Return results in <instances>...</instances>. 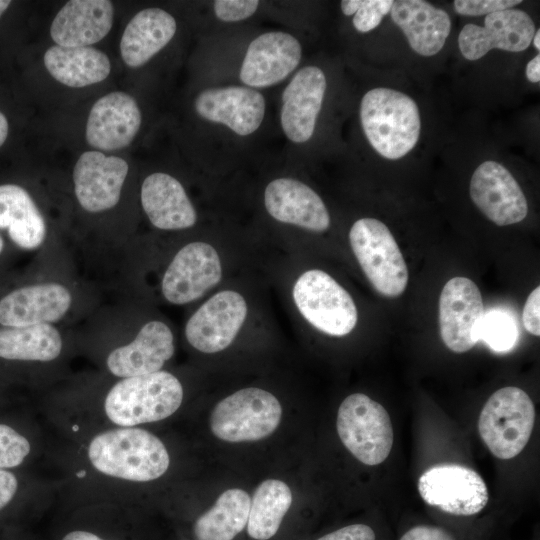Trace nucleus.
<instances>
[{
	"label": "nucleus",
	"mask_w": 540,
	"mask_h": 540,
	"mask_svg": "<svg viewBox=\"0 0 540 540\" xmlns=\"http://www.w3.org/2000/svg\"><path fill=\"white\" fill-rule=\"evenodd\" d=\"M82 456V471L122 487L157 480L171 463L164 442L141 427L102 429L86 441Z\"/></svg>",
	"instance_id": "nucleus-1"
},
{
	"label": "nucleus",
	"mask_w": 540,
	"mask_h": 540,
	"mask_svg": "<svg viewBox=\"0 0 540 540\" xmlns=\"http://www.w3.org/2000/svg\"><path fill=\"white\" fill-rule=\"evenodd\" d=\"M183 401V387L172 373L121 378L102 402V416L109 427H140L173 415Z\"/></svg>",
	"instance_id": "nucleus-2"
},
{
	"label": "nucleus",
	"mask_w": 540,
	"mask_h": 540,
	"mask_svg": "<svg viewBox=\"0 0 540 540\" xmlns=\"http://www.w3.org/2000/svg\"><path fill=\"white\" fill-rule=\"evenodd\" d=\"M360 120L370 145L390 160L407 155L421 132L416 102L403 92L385 87L365 93L360 103Z\"/></svg>",
	"instance_id": "nucleus-3"
},
{
	"label": "nucleus",
	"mask_w": 540,
	"mask_h": 540,
	"mask_svg": "<svg viewBox=\"0 0 540 540\" xmlns=\"http://www.w3.org/2000/svg\"><path fill=\"white\" fill-rule=\"evenodd\" d=\"M535 423V407L528 394L518 387L495 391L479 416L480 436L499 459H511L526 446Z\"/></svg>",
	"instance_id": "nucleus-4"
},
{
	"label": "nucleus",
	"mask_w": 540,
	"mask_h": 540,
	"mask_svg": "<svg viewBox=\"0 0 540 540\" xmlns=\"http://www.w3.org/2000/svg\"><path fill=\"white\" fill-rule=\"evenodd\" d=\"M350 245L374 289L389 298L400 296L408 284V268L388 229L374 218H361L351 227Z\"/></svg>",
	"instance_id": "nucleus-5"
},
{
	"label": "nucleus",
	"mask_w": 540,
	"mask_h": 540,
	"mask_svg": "<svg viewBox=\"0 0 540 540\" xmlns=\"http://www.w3.org/2000/svg\"><path fill=\"white\" fill-rule=\"evenodd\" d=\"M336 427L344 446L360 462L378 465L390 454L393 445L390 416L367 395L354 393L342 401Z\"/></svg>",
	"instance_id": "nucleus-6"
},
{
	"label": "nucleus",
	"mask_w": 540,
	"mask_h": 540,
	"mask_svg": "<svg viewBox=\"0 0 540 540\" xmlns=\"http://www.w3.org/2000/svg\"><path fill=\"white\" fill-rule=\"evenodd\" d=\"M281 416V404L273 394L260 388H244L216 404L210 428L223 441H257L275 431Z\"/></svg>",
	"instance_id": "nucleus-7"
},
{
	"label": "nucleus",
	"mask_w": 540,
	"mask_h": 540,
	"mask_svg": "<svg viewBox=\"0 0 540 540\" xmlns=\"http://www.w3.org/2000/svg\"><path fill=\"white\" fill-rule=\"evenodd\" d=\"M293 299L302 316L325 334L345 336L357 324L358 313L352 297L322 270L304 272L294 284Z\"/></svg>",
	"instance_id": "nucleus-8"
},
{
	"label": "nucleus",
	"mask_w": 540,
	"mask_h": 540,
	"mask_svg": "<svg viewBox=\"0 0 540 540\" xmlns=\"http://www.w3.org/2000/svg\"><path fill=\"white\" fill-rule=\"evenodd\" d=\"M421 498L430 506L455 517H472L488 503L482 477L461 465H440L425 471L418 481Z\"/></svg>",
	"instance_id": "nucleus-9"
},
{
	"label": "nucleus",
	"mask_w": 540,
	"mask_h": 540,
	"mask_svg": "<svg viewBox=\"0 0 540 540\" xmlns=\"http://www.w3.org/2000/svg\"><path fill=\"white\" fill-rule=\"evenodd\" d=\"M484 315L480 290L471 279L454 277L444 285L439 298V327L448 349L455 353L472 349L479 341Z\"/></svg>",
	"instance_id": "nucleus-10"
},
{
	"label": "nucleus",
	"mask_w": 540,
	"mask_h": 540,
	"mask_svg": "<svg viewBox=\"0 0 540 540\" xmlns=\"http://www.w3.org/2000/svg\"><path fill=\"white\" fill-rule=\"evenodd\" d=\"M535 31L527 12L511 8L486 15L483 26L466 24L459 33L458 46L464 58L475 61L492 49L524 51Z\"/></svg>",
	"instance_id": "nucleus-11"
},
{
	"label": "nucleus",
	"mask_w": 540,
	"mask_h": 540,
	"mask_svg": "<svg viewBox=\"0 0 540 540\" xmlns=\"http://www.w3.org/2000/svg\"><path fill=\"white\" fill-rule=\"evenodd\" d=\"M247 315V304L238 292L225 290L207 300L190 317L185 327L189 344L203 353L228 347Z\"/></svg>",
	"instance_id": "nucleus-12"
},
{
	"label": "nucleus",
	"mask_w": 540,
	"mask_h": 540,
	"mask_svg": "<svg viewBox=\"0 0 540 540\" xmlns=\"http://www.w3.org/2000/svg\"><path fill=\"white\" fill-rule=\"evenodd\" d=\"M222 268L216 250L204 242L184 246L169 264L162 293L173 304L181 305L200 298L221 279Z\"/></svg>",
	"instance_id": "nucleus-13"
},
{
	"label": "nucleus",
	"mask_w": 540,
	"mask_h": 540,
	"mask_svg": "<svg viewBox=\"0 0 540 540\" xmlns=\"http://www.w3.org/2000/svg\"><path fill=\"white\" fill-rule=\"evenodd\" d=\"M469 190L475 205L498 226L519 223L527 216L528 204L521 187L496 161H485L476 168Z\"/></svg>",
	"instance_id": "nucleus-14"
},
{
	"label": "nucleus",
	"mask_w": 540,
	"mask_h": 540,
	"mask_svg": "<svg viewBox=\"0 0 540 540\" xmlns=\"http://www.w3.org/2000/svg\"><path fill=\"white\" fill-rule=\"evenodd\" d=\"M128 173L127 162L99 151L81 154L73 170L76 198L88 212H101L113 208L120 199L122 186Z\"/></svg>",
	"instance_id": "nucleus-15"
},
{
	"label": "nucleus",
	"mask_w": 540,
	"mask_h": 540,
	"mask_svg": "<svg viewBox=\"0 0 540 540\" xmlns=\"http://www.w3.org/2000/svg\"><path fill=\"white\" fill-rule=\"evenodd\" d=\"M299 41L281 31L259 35L248 46L239 77L248 87L263 88L285 79L300 63Z\"/></svg>",
	"instance_id": "nucleus-16"
},
{
	"label": "nucleus",
	"mask_w": 540,
	"mask_h": 540,
	"mask_svg": "<svg viewBox=\"0 0 540 540\" xmlns=\"http://www.w3.org/2000/svg\"><path fill=\"white\" fill-rule=\"evenodd\" d=\"M195 110L200 117L247 136L260 127L265 100L260 92L247 86L210 88L197 96Z\"/></svg>",
	"instance_id": "nucleus-17"
},
{
	"label": "nucleus",
	"mask_w": 540,
	"mask_h": 540,
	"mask_svg": "<svg viewBox=\"0 0 540 540\" xmlns=\"http://www.w3.org/2000/svg\"><path fill=\"white\" fill-rule=\"evenodd\" d=\"M141 125V112L136 100L125 92H111L92 106L86 140L96 149L114 151L128 146Z\"/></svg>",
	"instance_id": "nucleus-18"
},
{
	"label": "nucleus",
	"mask_w": 540,
	"mask_h": 540,
	"mask_svg": "<svg viewBox=\"0 0 540 540\" xmlns=\"http://www.w3.org/2000/svg\"><path fill=\"white\" fill-rule=\"evenodd\" d=\"M326 91L324 72L316 66L300 69L282 94L281 126L294 143L308 141L315 130Z\"/></svg>",
	"instance_id": "nucleus-19"
},
{
	"label": "nucleus",
	"mask_w": 540,
	"mask_h": 540,
	"mask_svg": "<svg viewBox=\"0 0 540 540\" xmlns=\"http://www.w3.org/2000/svg\"><path fill=\"white\" fill-rule=\"evenodd\" d=\"M173 354L172 331L161 321H151L140 329L132 342L108 354L106 367L120 379L151 374L160 371Z\"/></svg>",
	"instance_id": "nucleus-20"
},
{
	"label": "nucleus",
	"mask_w": 540,
	"mask_h": 540,
	"mask_svg": "<svg viewBox=\"0 0 540 540\" xmlns=\"http://www.w3.org/2000/svg\"><path fill=\"white\" fill-rule=\"evenodd\" d=\"M72 297L58 283H46L16 289L0 300V324L24 327L50 324L69 310Z\"/></svg>",
	"instance_id": "nucleus-21"
},
{
	"label": "nucleus",
	"mask_w": 540,
	"mask_h": 540,
	"mask_svg": "<svg viewBox=\"0 0 540 540\" xmlns=\"http://www.w3.org/2000/svg\"><path fill=\"white\" fill-rule=\"evenodd\" d=\"M267 212L276 220L311 231L330 225L328 210L320 196L306 184L291 178L271 181L264 192Z\"/></svg>",
	"instance_id": "nucleus-22"
},
{
	"label": "nucleus",
	"mask_w": 540,
	"mask_h": 540,
	"mask_svg": "<svg viewBox=\"0 0 540 540\" xmlns=\"http://www.w3.org/2000/svg\"><path fill=\"white\" fill-rule=\"evenodd\" d=\"M114 7L107 0H71L50 27L53 41L63 47H84L102 40L113 24Z\"/></svg>",
	"instance_id": "nucleus-23"
},
{
	"label": "nucleus",
	"mask_w": 540,
	"mask_h": 540,
	"mask_svg": "<svg viewBox=\"0 0 540 540\" xmlns=\"http://www.w3.org/2000/svg\"><path fill=\"white\" fill-rule=\"evenodd\" d=\"M390 14L412 50L421 56L430 57L439 53L450 34L448 13L427 1H393Z\"/></svg>",
	"instance_id": "nucleus-24"
},
{
	"label": "nucleus",
	"mask_w": 540,
	"mask_h": 540,
	"mask_svg": "<svg viewBox=\"0 0 540 540\" xmlns=\"http://www.w3.org/2000/svg\"><path fill=\"white\" fill-rule=\"evenodd\" d=\"M142 207L150 222L163 230L192 227L196 211L181 183L169 174L147 176L141 187Z\"/></svg>",
	"instance_id": "nucleus-25"
},
{
	"label": "nucleus",
	"mask_w": 540,
	"mask_h": 540,
	"mask_svg": "<svg viewBox=\"0 0 540 540\" xmlns=\"http://www.w3.org/2000/svg\"><path fill=\"white\" fill-rule=\"evenodd\" d=\"M176 29L174 17L162 9L139 11L127 24L120 41L124 63L132 68L144 65L170 42Z\"/></svg>",
	"instance_id": "nucleus-26"
},
{
	"label": "nucleus",
	"mask_w": 540,
	"mask_h": 540,
	"mask_svg": "<svg viewBox=\"0 0 540 540\" xmlns=\"http://www.w3.org/2000/svg\"><path fill=\"white\" fill-rule=\"evenodd\" d=\"M44 64L55 80L75 88L101 82L111 70L108 56L90 46H51L44 54Z\"/></svg>",
	"instance_id": "nucleus-27"
},
{
	"label": "nucleus",
	"mask_w": 540,
	"mask_h": 540,
	"mask_svg": "<svg viewBox=\"0 0 540 540\" xmlns=\"http://www.w3.org/2000/svg\"><path fill=\"white\" fill-rule=\"evenodd\" d=\"M0 228L11 240L27 250L39 247L46 236V225L28 192L14 184L0 185Z\"/></svg>",
	"instance_id": "nucleus-28"
},
{
	"label": "nucleus",
	"mask_w": 540,
	"mask_h": 540,
	"mask_svg": "<svg viewBox=\"0 0 540 540\" xmlns=\"http://www.w3.org/2000/svg\"><path fill=\"white\" fill-rule=\"evenodd\" d=\"M250 502L244 490H226L212 507L195 518L193 540H234L246 529Z\"/></svg>",
	"instance_id": "nucleus-29"
},
{
	"label": "nucleus",
	"mask_w": 540,
	"mask_h": 540,
	"mask_svg": "<svg viewBox=\"0 0 540 540\" xmlns=\"http://www.w3.org/2000/svg\"><path fill=\"white\" fill-rule=\"evenodd\" d=\"M292 501V492L285 482L277 479L263 481L250 502L247 536L251 540H273L277 537Z\"/></svg>",
	"instance_id": "nucleus-30"
},
{
	"label": "nucleus",
	"mask_w": 540,
	"mask_h": 540,
	"mask_svg": "<svg viewBox=\"0 0 540 540\" xmlns=\"http://www.w3.org/2000/svg\"><path fill=\"white\" fill-rule=\"evenodd\" d=\"M62 338L51 324L0 329V358L50 362L59 357Z\"/></svg>",
	"instance_id": "nucleus-31"
},
{
	"label": "nucleus",
	"mask_w": 540,
	"mask_h": 540,
	"mask_svg": "<svg viewBox=\"0 0 540 540\" xmlns=\"http://www.w3.org/2000/svg\"><path fill=\"white\" fill-rule=\"evenodd\" d=\"M517 339L518 330L512 317L498 310L485 313L479 329V340L496 352H507L514 347Z\"/></svg>",
	"instance_id": "nucleus-32"
},
{
	"label": "nucleus",
	"mask_w": 540,
	"mask_h": 540,
	"mask_svg": "<svg viewBox=\"0 0 540 540\" xmlns=\"http://www.w3.org/2000/svg\"><path fill=\"white\" fill-rule=\"evenodd\" d=\"M392 0H343L341 10L344 15L354 14L352 23L361 33L375 29L383 17L390 13Z\"/></svg>",
	"instance_id": "nucleus-33"
},
{
	"label": "nucleus",
	"mask_w": 540,
	"mask_h": 540,
	"mask_svg": "<svg viewBox=\"0 0 540 540\" xmlns=\"http://www.w3.org/2000/svg\"><path fill=\"white\" fill-rule=\"evenodd\" d=\"M30 440L13 427L0 423V470L20 466L30 455Z\"/></svg>",
	"instance_id": "nucleus-34"
},
{
	"label": "nucleus",
	"mask_w": 540,
	"mask_h": 540,
	"mask_svg": "<svg viewBox=\"0 0 540 540\" xmlns=\"http://www.w3.org/2000/svg\"><path fill=\"white\" fill-rule=\"evenodd\" d=\"M259 6L256 0H216L214 12L224 22H237L252 16Z\"/></svg>",
	"instance_id": "nucleus-35"
},
{
	"label": "nucleus",
	"mask_w": 540,
	"mask_h": 540,
	"mask_svg": "<svg viewBox=\"0 0 540 540\" xmlns=\"http://www.w3.org/2000/svg\"><path fill=\"white\" fill-rule=\"evenodd\" d=\"M521 0H455L454 10L464 16H481L511 9Z\"/></svg>",
	"instance_id": "nucleus-36"
},
{
	"label": "nucleus",
	"mask_w": 540,
	"mask_h": 540,
	"mask_svg": "<svg viewBox=\"0 0 540 540\" xmlns=\"http://www.w3.org/2000/svg\"><path fill=\"white\" fill-rule=\"evenodd\" d=\"M313 540H378V535L369 524L352 523L327 532Z\"/></svg>",
	"instance_id": "nucleus-37"
},
{
	"label": "nucleus",
	"mask_w": 540,
	"mask_h": 540,
	"mask_svg": "<svg viewBox=\"0 0 540 540\" xmlns=\"http://www.w3.org/2000/svg\"><path fill=\"white\" fill-rule=\"evenodd\" d=\"M398 540H459L446 527L434 524H418L408 528Z\"/></svg>",
	"instance_id": "nucleus-38"
},
{
	"label": "nucleus",
	"mask_w": 540,
	"mask_h": 540,
	"mask_svg": "<svg viewBox=\"0 0 540 540\" xmlns=\"http://www.w3.org/2000/svg\"><path fill=\"white\" fill-rule=\"evenodd\" d=\"M540 287H536L528 296L523 312L522 321L525 329L534 336L540 335Z\"/></svg>",
	"instance_id": "nucleus-39"
},
{
	"label": "nucleus",
	"mask_w": 540,
	"mask_h": 540,
	"mask_svg": "<svg viewBox=\"0 0 540 540\" xmlns=\"http://www.w3.org/2000/svg\"><path fill=\"white\" fill-rule=\"evenodd\" d=\"M18 488L17 477L10 471L0 470V511L13 500Z\"/></svg>",
	"instance_id": "nucleus-40"
},
{
	"label": "nucleus",
	"mask_w": 540,
	"mask_h": 540,
	"mask_svg": "<svg viewBox=\"0 0 540 540\" xmlns=\"http://www.w3.org/2000/svg\"><path fill=\"white\" fill-rule=\"evenodd\" d=\"M60 540H114L112 538L104 537L93 530L84 528H74L65 532Z\"/></svg>",
	"instance_id": "nucleus-41"
},
{
	"label": "nucleus",
	"mask_w": 540,
	"mask_h": 540,
	"mask_svg": "<svg viewBox=\"0 0 540 540\" xmlns=\"http://www.w3.org/2000/svg\"><path fill=\"white\" fill-rule=\"evenodd\" d=\"M526 77L531 83L540 81V55L537 54L526 66Z\"/></svg>",
	"instance_id": "nucleus-42"
},
{
	"label": "nucleus",
	"mask_w": 540,
	"mask_h": 540,
	"mask_svg": "<svg viewBox=\"0 0 540 540\" xmlns=\"http://www.w3.org/2000/svg\"><path fill=\"white\" fill-rule=\"evenodd\" d=\"M8 121L3 113L0 112V147L4 144L8 135Z\"/></svg>",
	"instance_id": "nucleus-43"
},
{
	"label": "nucleus",
	"mask_w": 540,
	"mask_h": 540,
	"mask_svg": "<svg viewBox=\"0 0 540 540\" xmlns=\"http://www.w3.org/2000/svg\"><path fill=\"white\" fill-rule=\"evenodd\" d=\"M539 39H540V30H536L535 31V34L532 38V42H533V45L535 47V49H537L539 51L540 49V42H539Z\"/></svg>",
	"instance_id": "nucleus-44"
},
{
	"label": "nucleus",
	"mask_w": 540,
	"mask_h": 540,
	"mask_svg": "<svg viewBox=\"0 0 540 540\" xmlns=\"http://www.w3.org/2000/svg\"><path fill=\"white\" fill-rule=\"evenodd\" d=\"M11 4V1H4L0 0V16L3 14V12L8 8V6Z\"/></svg>",
	"instance_id": "nucleus-45"
},
{
	"label": "nucleus",
	"mask_w": 540,
	"mask_h": 540,
	"mask_svg": "<svg viewBox=\"0 0 540 540\" xmlns=\"http://www.w3.org/2000/svg\"><path fill=\"white\" fill-rule=\"evenodd\" d=\"M3 247H4V241H3V239H2V237H1V235H0V253H1L2 250H3Z\"/></svg>",
	"instance_id": "nucleus-46"
}]
</instances>
